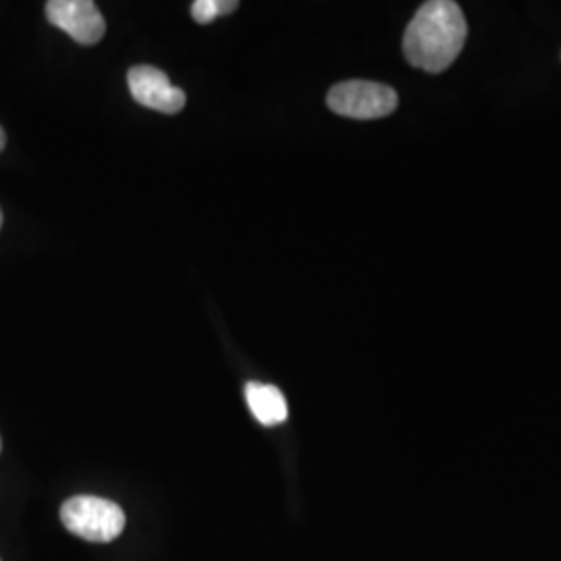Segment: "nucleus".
<instances>
[{"instance_id":"obj_9","label":"nucleus","mask_w":561,"mask_h":561,"mask_svg":"<svg viewBox=\"0 0 561 561\" xmlns=\"http://www.w3.org/2000/svg\"><path fill=\"white\" fill-rule=\"evenodd\" d=\"M0 225H2V213H0Z\"/></svg>"},{"instance_id":"obj_3","label":"nucleus","mask_w":561,"mask_h":561,"mask_svg":"<svg viewBox=\"0 0 561 561\" xmlns=\"http://www.w3.org/2000/svg\"><path fill=\"white\" fill-rule=\"evenodd\" d=\"M327 104L341 117L381 119L398 108V94L379 81H341L327 94Z\"/></svg>"},{"instance_id":"obj_10","label":"nucleus","mask_w":561,"mask_h":561,"mask_svg":"<svg viewBox=\"0 0 561 561\" xmlns=\"http://www.w3.org/2000/svg\"><path fill=\"white\" fill-rule=\"evenodd\" d=\"M0 447H2V443H0Z\"/></svg>"},{"instance_id":"obj_1","label":"nucleus","mask_w":561,"mask_h":561,"mask_svg":"<svg viewBox=\"0 0 561 561\" xmlns=\"http://www.w3.org/2000/svg\"><path fill=\"white\" fill-rule=\"evenodd\" d=\"M468 25L460 4L451 0L424 2L403 34L405 60L426 73H442L460 57Z\"/></svg>"},{"instance_id":"obj_7","label":"nucleus","mask_w":561,"mask_h":561,"mask_svg":"<svg viewBox=\"0 0 561 561\" xmlns=\"http://www.w3.org/2000/svg\"><path fill=\"white\" fill-rule=\"evenodd\" d=\"M238 9V2L236 0H196L192 4V18L206 25L210 21L222 18V15H229Z\"/></svg>"},{"instance_id":"obj_4","label":"nucleus","mask_w":561,"mask_h":561,"mask_svg":"<svg viewBox=\"0 0 561 561\" xmlns=\"http://www.w3.org/2000/svg\"><path fill=\"white\" fill-rule=\"evenodd\" d=\"M127 83L134 101L146 108L175 115L185 106V92L175 88L169 80V76L157 67H150V65L131 67L127 73Z\"/></svg>"},{"instance_id":"obj_6","label":"nucleus","mask_w":561,"mask_h":561,"mask_svg":"<svg viewBox=\"0 0 561 561\" xmlns=\"http://www.w3.org/2000/svg\"><path fill=\"white\" fill-rule=\"evenodd\" d=\"M245 401L254 419L264 426H275L287 421V401L277 387L262 385V382H248L245 385Z\"/></svg>"},{"instance_id":"obj_8","label":"nucleus","mask_w":561,"mask_h":561,"mask_svg":"<svg viewBox=\"0 0 561 561\" xmlns=\"http://www.w3.org/2000/svg\"><path fill=\"white\" fill-rule=\"evenodd\" d=\"M4 144H7V136H4V131H2V127H0V150L4 148Z\"/></svg>"},{"instance_id":"obj_5","label":"nucleus","mask_w":561,"mask_h":561,"mask_svg":"<svg viewBox=\"0 0 561 561\" xmlns=\"http://www.w3.org/2000/svg\"><path fill=\"white\" fill-rule=\"evenodd\" d=\"M46 18L55 27L85 46L101 42L106 32L99 7L90 0H50L46 4Z\"/></svg>"},{"instance_id":"obj_2","label":"nucleus","mask_w":561,"mask_h":561,"mask_svg":"<svg viewBox=\"0 0 561 561\" xmlns=\"http://www.w3.org/2000/svg\"><path fill=\"white\" fill-rule=\"evenodd\" d=\"M65 528L83 541H115L125 528V512L119 505L94 495H78L60 507Z\"/></svg>"}]
</instances>
